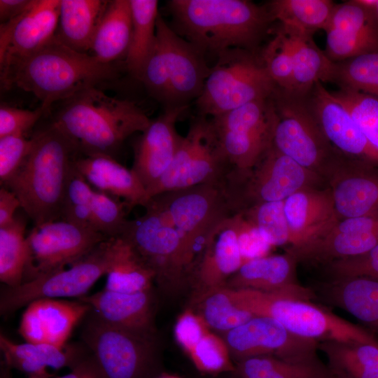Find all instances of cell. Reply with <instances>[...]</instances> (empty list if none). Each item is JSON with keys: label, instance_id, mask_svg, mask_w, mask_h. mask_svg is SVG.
Listing matches in <instances>:
<instances>
[{"label": "cell", "instance_id": "cell-56", "mask_svg": "<svg viewBox=\"0 0 378 378\" xmlns=\"http://www.w3.org/2000/svg\"><path fill=\"white\" fill-rule=\"evenodd\" d=\"M54 378H102L90 355L79 363L65 375Z\"/></svg>", "mask_w": 378, "mask_h": 378}, {"label": "cell", "instance_id": "cell-9", "mask_svg": "<svg viewBox=\"0 0 378 378\" xmlns=\"http://www.w3.org/2000/svg\"><path fill=\"white\" fill-rule=\"evenodd\" d=\"M276 85L260 52L230 48L217 56L195 100L198 115L211 118L253 101L268 98Z\"/></svg>", "mask_w": 378, "mask_h": 378}, {"label": "cell", "instance_id": "cell-24", "mask_svg": "<svg viewBox=\"0 0 378 378\" xmlns=\"http://www.w3.org/2000/svg\"><path fill=\"white\" fill-rule=\"evenodd\" d=\"M298 263L287 251L255 258L244 262L227 279L225 286L312 301L317 298L316 294L313 288L299 282Z\"/></svg>", "mask_w": 378, "mask_h": 378}, {"label": "cell", "instance_id": "cell-37", "mask_svg": "<svg viewBox=\"0 0 378 378\" xmlns=\"http://www.w3.org/2000/svg\"><path fill=\"white\" fill-rule=\"evenodd\" d=\"M130 1L132 30L130 46L125 55V66L128 72L139 80L155 45L157 20L159 15L158 1L130 0Z\"/></svg>", "mask_w": 378, "mask_h": 378}, {"label": "cell", "instance_id": "cell-31", "mask_svg": "<svg viewBox=\"0 0 378 378\" xmlns=\"http://www.w3.org/2000/svg\"><path fill=\"white\" fill-rule=\"evenodd\" d=\"M321 299L356 318L378 335V280L367 277L332 279L317 289Z\"/></svg>", "mask_w": 378, "mask_h": 378}, {"label": "cell", "instance_id": "cell-18", "mask_svg": "<svg viewBox=\"0 0 378 378\" xmlns=\"http://www.w3.org/2000/svg\"><path fill=\"white\" fill-rule=\"evenodd\" d=\"M378 244V214L337 220L313 239L288 246L298 262L323 265L334 260L363 254Z\"/></svg>", "mask_w": 378, "mask_h": 378}, {"label": "cell", "instance_id": "cell-7", "mask_svg": "<svg viewBox=\"0 0 378 378\" xmlns=\"http://www.w3.org/2000/svg\"><path fill=\"white\" fill-rule=\"evenodd\" d=\"M81 331L102 378H155L162 373L157 336L113 326L92 309Z\"/></svg>", "mask_w": 378, "mask_h": 378}, {"label": "cell", "instance_id": "cell-40", "mask_svg": "<svg viewBox=\"0 0 378 378\" xmlns=\"http://www.w3.org/2000/svg\"><path fill=\"white\" fill-rule=\"evenodd\" d=\"M335 4L329 0H273L267 7L273 21L314 34L325 29Z\"/></svg>", "mask_w": 378, "mask_h": 378}, {"label": "cell", "instance_id": "cell-15", "mask_svg": "<svg viewBox=\"0 0 378 378\" xmlns=\"http://www.w3.org/2000/svg\"><path fill=\"white\" fill-rule=\"evenodd\" d=\"M270 97L210 118L220 146L234 169H251L271 146L274 111Z\"/></svg>", "mask_w": 378, "mask_h": 378}, {"label": "cell", "instance_id": "cell-46", "mask_svg": "<svg viewBox=\"0 0 378 378\" xmlns=\"http://www.w3.org/2000/svg\"><path fill=\"white\" fill-rule=\"evenodd\" d=\"M126 203L119 198L93 190L91 216L93 229L108 238L120 237L127 221Z\"/></svg>", "mask_w": 378, "mask_h": 378}, {"label": "cell", "instance_id": "cell-58", "mask_svg": "<svg viewBox=\"0 0 378 378\" xmlns=\"http://www.w3.org/2000/svg\"><path fill=\"white\" fill-rule=\"evenodd\" d=\"M8 369L9 368L4 363L3 368H1V378H9Z\"/></svg>", "mask_w": 378, "mask_h": 378}, {"label": "cell", "instance_id": "cell-39", "mask_svg": "<svg viewBox=\"0 0 378 378\" xmlns=\"http://www.w3.org/2000/svg\"><path fill=\"white\" fill-rule=\"evenodd\" d=\"M196 312L210 329L226 332L248 321L255 315L239 304L235 290L222 286L195 298Z\"/></svg>", "mask_w": 378, "mask_h": 378}, {"label": "cell", "instance_id": "cell-33", "mask_svg": "<svg viewBox=\"0 0 378 378\" xmlns=\"http://www.w3.org/2000/svg\"><path fill=\"white\" fill-rule=\"evenodd\" d=\"M132 30L130 0L109 1L94 32L90 50L99 62H112L127 52Z\"/></svg>", "mask_w": 378, "mask_h": 378}, {"label": "cell", "instance_id": "cell-52", "mask_svg": "<svg viewBox=\"0 0 378 378\" xmlns=\"http://www.w3.org/2000/svg\"><path fill=\"white\" fill-rule=\"evenodd\" d=\"M41 105L34 110L6 105L0 107V138L10 135H22L29 130L48 111Z\"/></svg>", "mask_w": 378, "mask_h": 378}, {"label": "cell", "instance_id": "cell-57", "mask_svg": "<svg viewBox=\"0 0 378 378\" xmlns=\"http://www.w3.org/2000/svg\"><path fill=\"white\" fill-rule=\"evenodd\" d=\"M363 1L372 9L378 23V0H363Z\"/></svg>", "mask_w": 378, "mask_h": 378}, {"label": "cell", "instance_id": "cell-41", "mask_svg": "<svg viewBox=\"0 0 378 378\" xmlns=\"http://www.w3.org/2000/svg\"><path fill=\"white\" fill-rule=\"evenodd\" d=\"M26 222L15 216L13 222L0 227V281L10 288L20 286L28 258Z\"/></svg>", "mask_w": 378, "mask_h": 378}, {"label": "cell", "instance_id": "cell-43", "mask_svg": "<svg viewBox=\"0 0 378 378\" xmlns=\"http://www.w3.org/2000/svg\"><path fill=\"white\" fill-rule=\"evenodd\" d=\"M332 93L346 107L368 144L378 155V98L346 89Z\"/></svg>", "mask_w": 378, "mask_h": 378}, {"label": "cell", "instance_id": "cell-20", "mask_svg": "<svg viewBox=\"0 0 378 378\" xmlns=\"http://www.w3.org/2000/svg\"><path fill=\"white\" fill-rule=\"evenodd\" d=\"M378 164L344 155L328 180L337 218L378 214Z\"/></svg>", "mask_w": 378, "mask_h": 378}, {"label": "cell", "instance_id": "cell-26", "mask_svg": "<svg viewBox=\"0 0 378 378\" xmlns=\"http://www.w3.org/2000/svg\"><path fill=\"white\" fill-rule=\"evenodd\" d=\"M244 263L231 216L211 232L194 265L190 280L196 289L194 298L225 286Z\"/></svg>", "mask_w": 378, "mask_h": 378}, {"label": "cell", "instance_id": "cell-51", "mask_svg": "<svg viewBox=\"0 0 378 378\" xmlns=\"http://www.w3.org/2000/svg\"><path fill=\"white\" fill-rule=\"evenodd\" d=\"M239 247L244 262L267 255L272 247L258 229L241 213L232 215Z\"/></svg>", "mask_w": 378, "mask_h": 378}, {"label": "cell", "instance_id": "cell-49", "mask_svg": "<svg viewBox=\"0 0 378 378\" xmlns=\"http://www.w3.org/2000/svg\"><path fill=\"white\" fill-rule=\"evenodd\" d=\"M324 266L332 279L367 277L378 280V244L363 254L334 260Z\"/></svg>", "mask_w": 378, "mask_h": 378}, {"label": "cell", "instance_id": "cell-8", "mask_svg": "<svg viewBox=\"0 0 378 378\" xmlns=\"http://www.w3.org/2000/svg\"><path fill=\"white\" fill-rule=\"evenodd\" d=\"M235 290L241 307L255 316L270 317L293 334L318 342L339 341L378 345V338L311 300L251 290Z\"/></svg>", "mask_w": 378, "mask_h": 378}, {"label": "cell", "instance_id": "cell-48", "mask_svg": "<svg viewBox=\"0 0 378 378\" xmlns=\"http://www.w3.org/2000/svg\"><path fill=\"white\" fill-rule=\"evenodd\" d=\"M201 372L210 374L233 372L234 364L223 338L211 331L204 335L188 354Z\"/></svg>", "mask_w": 378, "mask_h": 378}, {"label": "cell", "instance_id": "cell-13", "mask_svg": "<svg viewBox=\"0 0 378 378\" xmlns=\"http://www.w3.org/2000/svg\"><path fill=\"white\" fill-rule=\"evenodd\" d=\"M144 208L164 216L182 235L196 261L214 230L233 213L224 186L203 184L150 197Z\"/></svg>", "mask_w": 378, "mask_h": 378}, {"label": "cell", "instance_id": "cell-22", "mask_svg": "<svg viewBox=\"0 0 378 378\" xmlns=\"http://www.w3.org/2000/svg\"><path fill=\"white\" fill-rule=\"evenodd\" d=\"M313 115L324 136L341 154L378 164V155L368 144L346 107L321 82L307 91Z\"/></svg>", "mask_w": 378, "mask_h": 378}, {"label": "cell", "instance_id": "cell-12", "mask_svg": "<svg viewBox=\"0 0 378 378\" xmlns=\"http://www.w3.org/2000/svg\"><path fill=\"white\" fill-rule=\"evenodd\" d=\"M232 169L220 146L211 120L198 115L192 120L168 169L146 189L148 199L199 185H224Z\"/></svg>", "mask_w": 378, "mask_h": 378}, {"label": "cell", "instance_id": "cell-17", "mask_svg": "<svg viewBox=\"0 0 378 378\" xmlns=\"http://www.w3.org/2000/svg\"><path fill=\"white\" fill-rule=\"evenodd\" d=\"M223 335L235 362L255 356L295 361L318 357V342L293 334L268 316H254Z\"/></svg>", "mask_w": 378, "mask_h": 378}, {"label": "cell", "instance_id": "cell-38", "mask_svg": "<svg viewBox=\"0 0 378 378\" xmlns=\"http://www.w3.org/2000/svg\"><path fill=\"white\" fill-rule=\"evenodd\" d=\"M232 373L237 378H333L318 356L298 361L251 357L236 362Z\"/></svg>", "mask_w": 378, "mask_h": 378}, {"label": "cell", "instance_id": "cell-11", "mask_svg": "<svg viewBox=\"0 0 378 378\" xmlns=\"http://www.w3.org/2000/svg\"><path fill=\"white\" fill-rule=\"evenodd\" d=\"M127 220L120 237L127 241L155 274L161 289L190 283L196 257L182 235L158 212Z\"/></svg>", "mask_w": 378, "mask_h": 378}, {"label": "cell", "instance_id": "cell-32", "mask_svg": "<svg viewBox=\"0 0 378 378\" xmlns=\"http://www.w3.org/2000/svg\"><path fill=\"white\" fill-rule=\"evenodd\" d=\"M288 36L293 56L290 90L306 92L317 82H331L335 62L315 43L313 34L279 24Z\"/></svg>", "mask_w": 378, "mask_h": 378}, {"label": "cell", "instance_id": "cell-50", "mask_svg": "<svg viewBox=\"0 0 378 378\" xmlns=\"http://www.w3.org/2000/svg\"><path fill=\"white\" fill-rule=\"evenodd\" d=\"M34 137L10 135L0 138V182L3 186L19 170L29 155Z\"/></svg>", "mask_w": 378, "mask_h": 378}, {"label": "cell", "instance_id": "cell-6", "mask_svg": "<svg viewBox=\"0 0 378 378\" xmlns=\"http://www.w3.org/2000/svg\"><path fill=\"white\" fill-rule=\"evenodd\" d=\"M306 92L276 87L270 99L274 111L272 146L328 183L344 156L322 133L309 106Z\"/></svg>", "mask_w": 378, "mask_h": 378}, {"label": "cell", "instance_id": "cell-34", "mask_svg": "<svg viewBox=\"0 0 378 378\" xmlns=\"http://www.w3.org/2000/svg\"><path fill=\"white\" fill-rule=\"evenodd\" d=\"M108 1L60 0L57 37L71 48L86 53Z\"/></svg>", "mask_w": 378, "mask_h": 378}, {"label": "cell", "instance_id": "cell-23", "mask_svg": "<svg viewBox=\"0 0 378 378\" xmlns=\"http://www.w3.org/2000/svg\"><path fill=\"white\" fill-rule=\"evenodd\" d=\"M188 106L164 108L135 142L132 169L146 189L153 185L171 164L183 137L177 132L176 124Z\"/></svg>", "mask_w": 378, "mask_h": 378}, {"label": "cell", "instance_id": "cell-60", "mask_svg": "<svg viewBox=\"0 0 378 378\" xmlns=\"http://www.w3.org/2000/svg\"><path fill=\"white\" fill-rule=\"evenodd\" d=\"M28 378H41V377H28Z\"/></svg>", "mask_w": 378, "mask_h": 378}, {"label": "cell", "instance_id": "cell-19", "mask_svg": "<svg viewBox=\"0 0 378 378\" xmlns=\"http://www.w3.org/2000/svg\"><path fill=\"white\" fill-rule=\"evenodd\" d=\"M324 31V52L334 62L378 52V23L372 9L363 0L335 4Z\"/></svg>", "mask_w": 378, "mask_h": 378}, {"label": "cell", "instance_id": "cell-47", "mask_svg": "<svg viewBox=\"0 0 378 378\" xmlns=\"http://www.w3.org/2000/svg\"><path fill=\"white\" fill-rule=\"evenodd\" d=\"M93 190L74 165L62 202L60 219L94 230L91 216Z\"/></svg>", "mask_w": 378, "mask_h": 378}, {"label": "cell", "instance_id": "cell-3", "mask_svg": "<svg viewBox=\"0 0 378 378\" xmlns=\"http://www.w3.org/2000/svg\"><path fill=\"white\" fill-rule=\"evenodd\" d=\"M52 125L66 135L80 155H108L129 136L143 132L151 120L134 102L107 95L96 87L64 101Z\"/></svg>", "mask_w": 378, "mask_h": 378}, {"label": "cell", "instance_id": "cell-59", "mask_svg": "<svg viewBox=\"0 0 378 378\" xmlns=\"http://www.w3.org/2000/svg\"><path fill=\"white\" fill-rule=\"evenodd\" d=\"M155 378H181V377L176 376V375L165 374L162 372L158 376H157Z\"/></svg>", "mask_w": 378, "mask_h": 378}, {"label": "cell", "instance_id": "cell-5", "mask_svg": "<svg viewBox=\"0 0 378 378\" xmlns=\"http://www.w3.org/2000/svg\"><path fill=\"white\" fill-rule=\"evenodd\" d=\"M210 68L202 54L159 14L153 51L139 81L164 108L189 106L200 95Z\"/></svg>", "mask_w": 378, "mask_h": 378}, {"label": "cell", "instance_id": "cell-35", "mask_svg": "<svg viewBox=\"0 0 378 378\" xmlns=\"http://www.w3.org/2000/svg\"><path fill=\"white\" fill-rule=\"evenodd\" d=\"M104 289L136 293L152 289L155 274L134 247L122 237L113 238Z\"/></svg>", "mask_w": 378, "mask_h": 378}, {"label": "cell", "instance_id": "cell-55", "mask_svg": "<svg viewBox=\"0 0 378 378\" xmlns=\"http://www.w3.org/2000/svg\"><path fill=\"white\" fill-rule=\"evenodd\" d=\"M31 0H0L1 24L12 20L21 15Z\"/></svg>", "mask_w": 378, "mask_h": 378}, {"label": "cell", "instance_id": "cell-10", "mask_svg": "<svg viewBox=\"0 0 378 378\" xmlns=\"http://www.w3.org/2000/svg\"><path fill=\"white\" fill-rule=\"evenodd\" d=\"M328 186L322 177L272 145L254 167L248 170L232 169L224 183L233 214L258 204L284 201L302 190Z\"/></svg>", "mask_w": 378, "mask_h": 378}, {"label": "cell", "instance_id": "cell-42", "mask_svg": "<svg viewBox=\"0 0 378 378\" xmlns=\"http://www.w3.org/2000/svg\"><path fill=\"white\" fill-rule=\"evenodd\" d=\"M330 83L378 98V52L335 62Z\"/></svg>", "mask_w": 378, "mask_h": 378}, {"label": "cell", "instance_id": "cell-25", "mask_svg": "<svg viewBox=\"0 0 378 378\" xmlns=\"http://www.w3.org/2000/svg\"><path fill=\"white\" fill-rule=\"evenodd\" d=\"M92 310L87 303L41 298L24 312L19 332L27 342L64 348L74 327Z\"/></svg>", "mask_w": 378, "mask_h": 378}, {"label": "cell", "instance_id": "cell-1", "mask_svg": "<svg viewBox=\"0 0 378 378\" xmlns=\"http://www.w3.org/2000/svg\"><path fill=\"white\" fill-rule=\"evenodd\" d=\"M172 27L202 54L257 50L273 22L267 5L247 0H170Z\"/></svg>", "mask_w": 378, "mask_h": 378}, {"label": "cell", "instance_id": "cell-45", "mask_svg": "<svg viewBox=\"0 0 378 378\" xmlns=\"http://www.w3.org/2000/svg\"><path fill=\"white\" fill-rule=\"evenodd\" d=\"M267 74L275 85L290 90L293 85V64L288 35L279 26L273 38L260 51Z\"/></svg>", "mask_w": 378, "mask_h": 378}, {"label": "cell", "instance_id": "cell-2", "mask_svg": "<svg viewBox=\"0 0 378 378\" xmlns=\"http://www.w3.org/2000/svg\"><path fill=\"white\" fill-rule=\"evenodd\" d=\"M1 86L33 94L48 108L86 89L115 77L112 64L76 51L57 36L46 46L0 66Z\"/></svg>", "mask_w": 378, "mask_h": 378}, {"label": "cell", "instance_id": "cell-53", "mask_svg": "<svg viewBox=\"0 0 378 378\" xmlns=\"http://www.w3.org/2000/svg\"><path fill=\"white\" fill-rule=\"evenodd\" d=\"M210 330L196 312L188 309L177 318L174 326V336L178 344L188 354Z\"/></svg>", "mask_w": 378, "mask_h": 378}, {"label": "cell", "instance_id": "cell-21", "mask_svg": "<svg viewBox=\"0 0 378 378\" xmlns=\"http://www.w3.org/2000/svg\"><path fill=\"white\" fill-rule=\"evenodd\" d=\"M60 0H31L16 18L0 26V66L41 49L56 36Z\"/></svg>", "mask_w": 378, "mask_h": 378}, {"label": "cell", "instance_id": "cell-4", "mask_svg": "<svg viewBox=\"0 0 378 378\" xmlns=\"http://www.w3.org/2000/svg\"><path fill=\"white\" fill-rule=\"evenodd\" d=\"M34 137V144L25 162L3 186L16 195L27 216L39 225L61 218L68 181L80 154L51 124Z\"/></svg>", "mask_w": 378, "mask_h": 378}, {"label": "cell", "instance_id": "cell-27", "mask_svg": "<svg viewBox=\"0 0 378 378\" xmlns=\"http://www.w3.org/2000/svg\"><path fill=\"white\" fill-rule=\"evenodd\" d=\"M78 300L88 304L104 321L118 327L157 336L155 297L152 289L126 293L103 289Z\"/></svg>", "mask_w": 378, "mask_h": 378}, {"label": "cell", "instance_id": "cell-44", "mask_svg": "<svg viewBox=\"0 0 378 378\" xmlns=\"http://www.w3.org/2000/svg\"><path fill=\"white\" fill-rule=\"evenodd\" d=\"M271 246L290 244V234L284 212V201L258 204L243 211Z\"/></svg>", "mask_w": 378, "mask_h": 378}, {"label": "cell", "instance_id": "cell-36", "mask_svg": "<svg viewBox=\"0 0 378 378\" xmlns=\"http://www.w3.org/2000/svg\"><path fill=\"white\" fill-rule=\"evenodd\" d=\"M318 349L326 356L333 378H378V345L324 341Z\"/></svg>", "mask_w": 378, "mask_h": 378}, {"label": "cell", "instance_id": "cell-16", "mask_svg": "<svg viewBox=\"0 0 378 378\" xmlns=\"http://www.w3.org/2000/svg\"><path fill=\"white\" fill-rule=\"evenodd\" d=\"M26 239L28 258L22 283L73 264L109 238L59 219L35 225Z\"/></svg>", "mask_w": 378, "mask_h": 378}, {"label": "cell", "instance_id": "cell-54", "mask_svg": "<svg viewBox=\"0 0 378 378\" xmlns=\"http://www.w3.org/2000/svg\"><path fill=\"white\" fill-rule=\"evenodd\" d=\"M21 208L20 202L16 195L8 188H0V227L8 225L15 218V211Z\"/></svg>", "mask_w": 378, "mask_h": 378}, {"label": "cell", "instance_id": "cell-30", "mask_svg": "<svg viewBox=\"0 0 378 378\" xmlns=\"http://www.w3.org/2000/svg\"><path fill=\"white\" fill-rule=\"evenodd\" d=\"M0 348L4 363L9 368L18 370L28 377L41 378H52L48 368L71 370L90 354L83 343L66 344L62 349L48 344H16L3 334L0 335Z\"/></svg>", "mask_w": 378, "mask_h": 378}, {"label": "cell", "instance_id": "cell-28", "mask_svg": "<svg viewBox=\"0 0 378 378\" xmlns=\"http://www.w3.org/2000/svg\"><path fill=\"white\" fill-rule=\"evenodd\" d=\"M284 212L290 234L288 246L313 239L338 220L328 186L291 195L284 200Z\"/></svg>", "mask_w": 378, "mask_h": 378}, {"label": "cell", "instance_id": "cell-14", "mask_svg": "<svg viewBox=\"0 0 378 378\" xmlns=\"http://www.w3.org/2000/svg\"><path fill=\"white\" fill-rule=\"evenodd\" d=\"M113 238L99 244L88 255L63 268L10 288L3 286L0 313L8 316L41 298H81L106 274L112 256Z\"/></svg>", "mask_w": 378, "mask_h": 378}, {"label": "cell", "instance_id": "cell-29", "mask_svg": "<svg viewBox=\"0 0 378 378\" xmlns=\"http://www.w3.org/2000/svg\"><path fill=\"white\" fill-rule=\"evenodd\" d=\"M74 167L95 190L124 201L128 210L136 206H144L148 200L146 189L136 174L114 157L79 155Z\"/></svg>", "mask_w": 378, "mask_h": 378}]
</instances>
